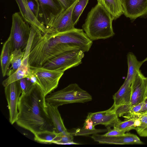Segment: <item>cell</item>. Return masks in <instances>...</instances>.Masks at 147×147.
Returning <instances> with one entry per match:
<instances>
[{
    "label": "cell",
    "mask_w": 147,
    "mask_h": 147,
    "mask_svg": "<svg viewBox=\"0 0 147 147\" xmlns=\"http://www.w3.org/2000/svg\"><path fill=\"white\" fill-rule=\"evenodd\" d=\"M12 18V25L9 37L12 52L16 49L24 50L29 41L30 25V24L24 20L20 12L14 13Z\"/></svg>",
    "instance_id": "8992f818"
},
{
    "label": "cell",
    "mask_w": 147,
    "mask_h": 147,
    "mask_svg": "<svg viewBox=\"0 0 147 147\" xmlns=\"http://www.w3.org/2000/svg\"><path fill=\"white\" fill-rule=\"evenodd\" d=\"M123 14L134 20L147 14V0H121Z\"/></svg>",
    "instance_id": "5bb4252c"
},
{
    "label": "cell",
    "mask_w": 147,
    "mask_h": 147,
    "mask_svg": "<svg viewBox=\"0 0 147 147\" xmlns=\"http://www.w3.org/2000/svg\"><path fill=\"white\" fill-rule=\"evenodd\" d=\"M139 113L142 115H147V111Z\"/></svg>",
    "instance_id": "74e56055"
},
{
    "label": "cell",
    "mask_w": 147,
    "mask_h": 147,
    "mask_svg": "<svg viewBox=\"0 0 147 147\" xmlns=\"http://www.w3.org/2000/svg\"><path fill=\"white\" fill-rule=\"evenodd\" d=\"M127 59L128 72L125 80L131 84L136 76L140 71V69L141 66L145 61L144 60L138 61L135 55L131 52L128 53Z\"/></svg>",
    "instance_id": "d6986e66"
},
{
    "label": "cell",
    "mask_w": 147,
    "mask_h": 147,
    "mask_svg": "<svg viewBox=\"0 0 147 147\" xmlns=\"http://www.w3.org/2000/svg\"><path fill=\"white\" fill-rule=\"evenodd\" d=\"M65 9L67 8L74 0H59Z\"/></svg>",
    "instance_id": "e575fe53"
},
{
    "label": "cell",
    "mask_w": 147,
    "mask_h": 147,
    "mask_svg": "<svg viewBox=\"0 0 147 147\" xmlns=\"http://www.w3.org/2000/svg\"><path fill=\"white\" fill-rule=\"evenodd\" d=\"M110 14L100 4H97L89 12L82 28L92 41L105 39L114 36Z\"/></svg>",
    "instance_id": "3957f363"
},
{
    "label": "cell",
    "mask_w": 147,
    "mask_h": 147,
    "mask_svg": "<svg viewBox=\"0 0 147 147\" xmlns=\"http://www.w3.org/2000/svg\"><path fill=\"white\" fill-rule=\"evenodd\" d=\"M144 61L145 62L146 61H147V57L146 58L144 59Z\"/></svg>",
    "instance_id": "f35d334b"
},
{
    "label": "cell",
    "mask_w": 147,
    "mask_h": 147,
    "mask_svg": "<svg viewBox=\"0 0 147 147\" xmlns=\"http://www.w3.org/2000/svg\"><path fill=\"white\" fill-rule=\"evenodd\" d=\"M47 36L53 45L67 44L84 52L89 51L93 43L83 29L75 28L64 32L49 33Z\"/></svg>",
    "instance_id": "5b68a950"
},
{
    "label": "cell",
    "mask_w": 147,
    "mask_h": 147,
    "mask_svg": "<svg viewBox=\"0 0 147 147\" xmlns=\"http://www.w3.org/2000/svg\"><path fill=\"white\" fill-rule=\"evenodd\" d=\"M88 116L91 118L94 126L102 125L107 127L108 130L111 127H115L121 121L112 106L105 111L89 113Z\"/></svg>",
    "instance_id": "4fadbf2b"
},
{
    "label": "cell",
    "mask_w": 147,
    "mask_h": 147,
    "mask_svg": "<svg viewBox=\"0 0 147 147\" xmlns=\"http://www.w3.org/2000/svg\"><path fill=\"white\" fill-rule=\"evenodd\" d=\"M37 1L39 7L38 20L49 28L54 20L65 9L59 0Z\"/></svg>",
    "instance_id": "9c48e42d"
},
{
    "label": "cell",
    "mask_w": 147,
    "mask_h": 147,
    "mask_svg": "<svg viewBox=\"0 0 147 147\" xmlns=\"http://www.w3.org/2000/svg\"><path fill=\"white\" fill-rule=\"evenodd\" d=\"M125 132L115 127L108 130L107 132L103 135L106 136H117L124 134Z\"/></svg>",
    "instance_id": "1f68e13d"
},
{
    "label": "cell",
    "mask_w": 147,
    "mask_h": 147,
    "mask_svg": "<svg viewBox=\"0 0 147 147\" xmlns=\"http://www.w3.org/2000/svg\"><path fill=\"white\" fill-rule=\"evenodd\" d=\"M73 136L69 132L68 134L61 136V140L56 144L62 145L79 144L73 142Z\"/></svg>",
    "instance_id": "4dcf8cb0"
},
{
    "label": "cell",
    "mask_w": 147,
    "mask_h": 147,
    "mask_svg": "<svg viewBox=\"0 0 147 147\" xmlns=\"http://www.w3.org/2000/svg\"><path fill=\"white\" fill-rule=\"evenodd\" d=\"M84 53L81 50L65 52L49 59L42 67L49 69L64 72L81 64L84 56Z\"/></svg>",
    "instance_id": "52a82bcc"
},
{
    "label": "cell",
    "mask_w": 147,
    "mask_h": 147,
    "mask_svg": "<svg viewBox=\"0 0 147 147\" xmlns=\"http://www.w3.org/2000/svg\"><path fill=\"white\" fill-rule=\"evenodd\" d=\"M30 69L36 75L39 88L45 97L58 86L59 81L64 72L48 69L42 67L30 66Z\"/></svg>",
    "instance_id": "ba28073f"
},
{
    "label": "cell",
    "mask_w": 147,
    "mask_h": 147,
    "mask_svg": "<svg viewBox=\"0 0 147 147\" xmlns=\"http://www.w3.org/2000/svg\"><path fill=\"white\" fill-rule=\"evenodd\" d=\"M47 34L43 33L38 29L36 28L29 55L28 63L30 66L42 67L47 61L61 53L79 50L67 44L52 45Z\"/></svg>",
    "instance_id": "7a4b0ae2"
},
{
    "label": "cell",
    "mask_w": 147,
    "mask_h": 147,
    "mask_svg": "<svg viewBox=\"0 0 147 147\" xmlns=\"http://www.w3.org/2000/svg\"><path fill=\"white\" fill-rule=\"evenodd\" d=\"M91 95L76 84H70L65 88L51 92L45 97L47 102L55 106L74 103H82L91 101Z\"/></svg>",
    "instance_id": "277c9868"
},
{
    "label": "cell",
    "mask_w": 147,
    "mask_h": 147,
    "mask_svg": "<svg viewBox=\"0 0 147 147\" xmlns=\"http://www.w3.org/2000/svg\"><path fill=\"white\" fill-rule=\"evenodd\" d=\"M11 52L10 41L9 37L3 45L0 55L1 65L3 77L7 75L9 71Z\"/></svg>",
    "instance_id": "44dd1931"
},
{
    "label": "cell",
    "mask_w": 147,
    "mask_h": 147,
    "mask_svg": "<svg viewBox=\"0 0 147 147\" xmlns=\"http://www.w3.org/2000/svg\"><path fill=\"white\" fill-rule=\"evenodd\" d=\"M136 117L125 119L123 121H121L114 127L125 132L135 129Z\"/></svg>",
    "instance_id": "4316f807"
},
{
    "label": "cell",
    "mask_w": 147,
    "mask_h": 147,
    "mask_svg": "<svg viewBox=\"0 0 147 147\" xmlns=\"http://www.w3.org/2000/svg\"><path fill=\"white\" fill-rule=\"evenodd\" d=\"M147 111V96L146 98L144 101V104L140 113H142Z\"/></svg>",
    "instance_id": "d590c367"
},
{
    "label": "cell",
    "mask_w": 147,
    "mask_h": 147,
    "mask_svg": "<svg viewBox=\"0 0 147 147\" xmlns=\"http://www.w3.org/2000/svg\"><path fill=\"white\" fill-rule=\"evenodd\" d=\"M15 0L18 6L20 12L22 17L30 25L35 26L44 34L54 33L39 21L31 10L27 0Z\"/></svg>",
    "instance_id": "9a60e30c"
},
{
    "label": "cell",
    "mask_w": 147,
    "mask_h": 147,
    "mask_svg": "<svg viewBox=\"0 0 147 147\" xmlns=\"http://www.w3.org/2000/svg\"><path fill=\"white\" fill-rule=\"evenodd\" d=\"M4 88L9 111V121L12 125L16 122L18 115V104L22 94L20 81L12 82Z\"/></svg>",
    "instance_id": "30bf717a"
},
{
    "label": "cell",
    "mask_w": 147,
    "mask_h": 147,
    "mask_svg": "<svg viewBox=\"0 0 147 147\" xmlns=\"http://www.w3.org/2000/svg\"><path fill=\"white\" fill-rule=\"evenodd\" d=\"M137 114L140 122L135 129L140 136L147 137V115Z\"/></svg>",
    "instance_id": "484cf974"
},
{
    "label": "cell",
    "mask_w": 147,
    "mask_h": 147,
    "mask_svg": "<svg viewBox=\"0 0 147 147\" xmlns=\"http://www.w3.org/2000/svg\"><path fill=\"white\" fill-rule=\"evenodd\" d=\"M108 130L107 129H96L94 130H89L82 128L78 129L74 132H69L73 136H86L90 134H94L104 132Z\"/></svg>",
    "instance_id": "83f0119b"
},
{
    "label": "cell",
    "mask_w": 147,
    "mask_h": 147,
    "mask_svg": "<svg viewBox=\"0 0 147 147\" xmlns=\"http://www.w3.org/2000/svg\"><path fill=\"white\" fill-rule=\"evenodd\" d=\"M27 1L32 11L38 20L39 7L37 0H27Z\"/></svg>",
    "instance_id": "f546056e"
},
{
    "label": "cell",
    "mask_w": 147,
    "mask_h": 147,
    "mask_svg": "<svg viewBox=\"0 0 147 147\" xmlns=\"http://www.w3.org/2000/svg\"><path fill=\"white\" fill-rule=\"evenodd\" d=\"M18 110L16 123L34 135L45 130H54L48 113L45 97L37 85L26 94H21Z\"/></svg>",
    "instance_id": "6da1fadb"
},
{
    "label": "cell",
    "mask_w": 147,
    "mask_h": 147,
    "mask_svg": "<svg viewBox=\"0 0 147 147\" xmlns=\"http://www.w3.org/2000/svg\"><path fill=\"white\" fill-rule=\"evenodd\" d=\"M94 127L92 120L88 116H87L82 128L86 129L94 130L96 129Z\"/></svg>",
    "instance_id": "d6a6232c"
},
{
    "label": "cell",
    "mask_w": 147,
    "mask_h": 147,
    "mask_svg": "<svg viewBox=\"0 0 147 147\" xmlns=\"http://www.w3.org/2000/svg\"><path fill=\"white\" fill-rule=\"evenodd\" d=\"M144 101L137 104L132 105L131 113H140L144 104Z\"/></svg>",
    "instance_id": "836d02e7"
},
{
    "label": "cell",
    "mask_w": 147,
    "mask_h": 147,
    "mask_svg": "<svg viewBox=\"0 0 147 147\" xmlns=\"http://www.w3.org/2000/svg\"><path fill=\"white\" fill-rule=\"evenodd\" d=\"M144 77L140 71L131 83L130 102L131 105L144 101L146 98L147 90L144 82Z\"/></svg>",
    "instance_id": "2e32d148"
},
{
    "label": "cell",
    "mask_w": 147,
    "mask_h": 147,
    "mask_svg": "<svg viewBox=\"0 0 147 147\" xmlns=\"http://www.w3.org/2000/svg\"><path fill=\"white\" fill-rule=\"evenodd\" d=\"M19 81L22 90L21 94H26L28 93L35 85L32 83L27 78H23Z\"/></svg>",
    "instance_id": "f1b7e54d"
},
{
    "label": "cell",
    "mask_w": 147,
    "mask_h": 147,
    "mask_svg": "<svg viewBox=\"0 0 147 147\" xmlns=\"http://www.w3.org/2000/svg\"><path fill=\"white\" fill-rule=\"evenodd\" d=\"M97 1L110 14L113 20L123 14L121 0H97Z\"/></svg>",
    "instance_id": "ffe728a7"
},
{
    "label": "cell",
    "mask_w": 147,
    "mask_h": 147,
    "mask_svg": "<svg viewBox=\"0 0 147 147\" xmlns=\"http://www.w3.org/2000/svg\"><path fill=\"white\" fill-rule=\"evenodd\" d=\"M96 142L101 144H144L136 135L130 133L117 136H106L103 135L94 134L91 136Z\"/></svg>",
    "instance_id": "7c38bea8"
},
{
    "label": "cell",
    "mask_w": 147,
    "mask_h": 147,
    "mask_svg": "<svg viewBox=\"0 0 147 147\" xmlns=\"http://www.w3.org/2000/svg\"><path fill=\"white\" fill-rule=\"evenodd\" d=\"M144 83L147 90V77H144Z\"/></svg>",
    "instance_id": "8d00e7d4"
},
{
    "label": "cell",
    "mask_w": 147,
    "mask_h": 147,
    "mask_svg": "<svg viewBox=\"0 0 147 147\" xmlns=\"http://www.w3.org/2000/svg\"><path fill=\"white\" fill-rule=\"evenodd\" d=\"M25 53L20 49H16L11 52L10 62L11 69L9 70L7 75L8 76L16 71L21 65Z\"/></svg>",
    "instance_id": "cb8c5ba5"
},
{
    "label": "cell",
    "mask_w": 147,
    "mask_h": 147,
    "mask_svg": "<svg viewBox=\"0 0 147 147\" xmlns=\"http://www.w3.org/2000/svg\"><path fill=\"white\" fill-rule=\"evenodd\" d=\"M48 113L52 123L54 130L61 136L68 134L63 120L57 107L47 102Z\"/></svg>",
    "instance_id": "e0dca14e"
},
{
    "label": "cell",
    "mask_w": 147,
    "mask_h": 147,
    "mask_svg": "<svg viewBox=\"0 0 147 147\" xmlns=\"http://www.w3.org/2000/svg\"><path fill=\"white\" fill-rule=\"evenodd\" d=\"M79 0H74L53 21L49 28L55 33L65 32L74 28L72 17L74 8Z\"/></svg>",
    "instance_id": "8fae6325"
},
{
    "label": "cell",
    "mask_w": 147,
    "mask_h": 147,
    "mask_svg": "<svg viewBox=\"0 0 147 147\" xmlns=\"http://www.w3.org/2000/svg\"><path fill=\"white\" fill-rule=\"evenodd\" d=\"M34 140L39 143L46 144H56L61 140V136L54 130H45L34 135Z\"/></svg>",
    "instance_id": "7402d4cb"
},
{
    "label": "cell",
    "mask_w": 147,
    "mask_h": 147,
    "mask_svg": "<svg viewBox=\"0 0 147 147\" xmlns=\"http://www.w3.org/2000/svg\"><path fill=\"white\" fill-rule=\"evenodd\" d=\"M30 72L29 65L22 63L21 66L16 71L2 82V84L5 87L12 82L24 78H28Z\"/></svg>",
    "instance_id": "603a6c76"
},
{
    "label": "cell",
    "mask_w": 147,
    "mask_h": 147,
    "mask_svg": "<svg viewBox=\"0 0 147 147\" xmlns=\"http://www.w3.org/2000/svg\"><path fill=\"white\" fill-rule=\"evenodd\" d=\"M89 1V0H79L75 5L72 17V21L75 26L78 21L81 15L87 5Z\"/></svg>",
    "instance_id": "d4e9b609"
},
{
    "label": "cell",
    "mask_w": 147,
    "mask_h": 147,
    "mask_svg": "<svg viewBox=\"0 0 147 147\" xmlns=\"http://www.w3.org/2000/svg\"><path fill=\"white\" fill-rule=\"evenodd\" d=\"M131 84L125 80L119 89L113 96L114 103L112 106L115 109L121 105L130 104Z\"/></svg>",
    "instance_id": "ac0fdd59"
}]
</instances>
